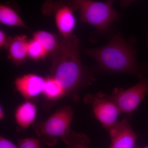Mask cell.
Here are the masks:
<instances>
[{
    "label": "cell",
    "mask_w": 148,
    "mask_h": 148,
    "mask_svg": "<svg viewBox=\"0 0 148 148\" xmlns=\"http://www.w3.org/2000/svg\"><path fill=\"white\" fill-rule=\"evenodd\" d=\"M33 39L40 43L48 52L55 50L58 44V40L53 34L45 31H40L33 34Z\"/></svg>",
    "instance_id": "obj_15"
},
{
    "label": "cell",
    "mask_w": 148,
    "mask_h": 148,
    "mask_svg": "<svg viewBox=\"0 0 148 148\" xmlns=\"http://www.w3.org/2000/svg\"><path fill=\"white\" fill-rule=\"evenodd\" d=\"M121 2V5L123 7H127L131 3L135 0H120Z\"/></svg>",
    "instance_id": "obj_20"
},
{
    "label": "cell",
    "mask_w": 148,
    "mask_h": 148,
    "mask_svg": "<svg viewBox=\"0 0 148 148\" xmlns=\"http://www.w3.org/2000/svg\"><path fill=\"white\" fill-rule=\"evenodd\" d=\"M147 47L148 48V44H147Z\"/></svg>",
    "instance_id": "obj_23"
},
{
    "label": "cell",
    "mask_w": 148,
    "mask_h": 148,
    "mask_svg": "<svg viewBox=\"0 0 148 148\" xmlns=\"http://www.w3.org/2000/svg\"><path fill=\"white\" fill-rule=\"evenodd\" d=\"M80 46L79 40L75 36H61L52 52V77L66 92L75 90L94 80L82 63Z\"/></svg>",
    "instance_id": "obj_1"
},
{
    "label": "cell",
    "mask_w": 148,
    "mask_h": 148,
    "mask_svg": "<svg viewBox=\"0 0 148 148\" xmlns=\"http://www.w3.org/2000/svg\"><path fill=\"white\" fill-rule=\"evenodd\" d=\"M3 111L2 108H1V109H0V118L1 119L3 118Z\"/></svg>",
    "instance_id": "obj_21"
},
{
    "label": "cell",
    "mask_w": 148,
    "mask_h": 148,
    "mask_svg": "<svg viewBox=\"0 0 148 148\" xmlns=\"http://www.w3.org/2000/svg\"><path fill=\"white\" fill-rule=\"evenodd\" d=\"M68 148H89L90 141L84 134L71 131L69 135L61 138Z\"/></svg>",
    "instance_id": "obj_14"
},
{
    "label": "cell",
    "mask_w": 148,
    "mask_h": 148,
    "mask_svg": "<svg viewBox=\"0 0 148 148\" xmlns=\"http://www.w3.org/2000/svg\"><path fill=\"white\" fill-rule=\"evenodd\" d=\"M66 91L53 77L45 79L44 86L42 93L45 96L51 100L60 98L64 95Z\"/></svg>",
    "instance_id": "obj_13"
},
{
    "label": "cell",
    "mask_w": 148,
    "mask_h": 148,
    "mask_svg": "<svg viewBox=\"0 0 148 148\" xmlns=\"http://www.w3.org/2000/svg\"><path fill=\"white\" fill-rule=\"evenodd\" d=\"M111 140L110 148H135L138 135L124 119L108 130Z\"/></svg>",
    "instance_id": "obj_7"
},
{
    "label": "cell",
    "mask_w": 148,
    "mask_h": 148,
    "mask_svg": "<svg viewBox=\"0 0 148 148\" xmlns=\"http://www.w3.org/2000/svg\"><path fill=\"white\" fill-rule=\"evenodd\" d=\"M84 52L97 61L99 68L111 73H125L143 76L136 60V49L120 33L102 47L86 49Z\"/></svg>",
    "instance_id": "obj_2"
},
{
    "label": "cell",
    "mask_w": 148,
    "mask_h": 148,
    "mask_svg": "<svg viewBox=\"0 0 148 148\" xmlns=\"http://www.w3.org/2000/svg\"><path fill=\"white\" fill-rule=\"evenodd\" d=\"M148 92V78L143 76L134 86L127 89L116 88L108 97L118 107L121 112L130 114L138 108Z\"/></svg>",
    "instance_id": "obj_5"
},
{
    "label": "cell",
    "mask_w": 148,
    "mask_h": 148,
    "mask_svg": "<svg viewBox=\"0 0 148 148\" xmlns=\"http://www.w3.org/2000/svg\"><path fill=\"white\" fill-rule=\"evenodd\" d=\"M71 108L65 106L56 112L48 119L39 123L34 127L36 133L44 138H62L69 135L73 116Z\"/></svg>",
    "instance_id": "obj_4"
},
{
    "label": "cell",
    "mask_w": 148,
    "mask_h": 148,
    "mask_svg": "<svg viewBox=\"0 0 148 148\" xmlns=\"http://www.w3.org/2000/svg\"><path fill=\"white\" fill-rule=\"evenodd\" d=\"M0 148H19L12 142L6 138L1 137L0 138Z\"/></svg>",
    "instance_id": "obj_18"
},
{
    "label": "cell",
    "mask_w": 148,
    "mask_h": 148,
    "mask_svg": "<svg viewBox=\"0 0 148 148\" xmlns=\"http://www.w3.org/2000/svg\"><path fill=\"white\" fill-rule=\"evenodd\" d=\"M10 39H9L8 38L5 32L2 30L0 31V47H1L7 49L8 47Z\"/></svg>",
    "instance_id": "obj_19"
},
{
    "label": "cell",
    "mask_w": 148,
    "mask_h": 148,
    "mask_svg": "<svg viewBox=\"0 0 148 148\" xmlns=\"http://www.w3.org/2000/svg\"><path fill=\"white\" fill-rule=\"evenodd\" d=\"M114 0L106 2L93 0H70L74 10L79 12L80 21L94 27L98 33L104 34L111 25L118 21L119 14L113 7Z\"/></svg>",
    "instance_id": "obj_3"
},
{
    "label": "cell",
    "mask_w": 148,
    "mask_h": 148,
    "mask_svg": "<svg viewBox=\"0 0 148 148\" xmlns=\"http://www.w3.org/2000/svg\"><path fill=\"white\" fill-rule=\"evenodd\" d=\"M0 22L8 26L27 29V26L16 11L5 5H0Z\"/></svg>",
    "instance_id": "obj_12"
},
{
    "label": "cell",
    "mask_w": 148,
    "mask_h": 148,
    "mask_svg": "<svg viewBox=\"0 0 148 148\" xmlns=\"http://www.w3.org/2000/svg\"><path fill=\"white\" fill-rule=\"evenodd\" d=\"M73 10L70 5H62L58 7L54 13L56 27L63 38L72 35L76 20Z\"/></svg>",
    "instance_id": "obj_9"
},
{
    "label": "cell",
    "mask_w": 148,
    "mask_h": 148,
    "mask_svg": "<svg viewBox=\"0 0 148 148\" xmlns=\"http://www.w3.org/2000/svg\"><path fill=\"white\" fill-rule=\"evenodd\" d=\"M85 103L91 105L95 116L107 130L117 122L120 111L118 107L102 92L85 96Z\"/></svg>",
    "instance_id": "obj_6"
},
{
    "label": "cell",
    "mask_w": 148,
    "mask_h": 148,
    "mask_svg": "<svg viewBox=\"0 0 148 148\" xmlns=\"http://www.w3.org/2000/svg\"><path fill=\"white\" fill-rule=\"evenodd\" d=\"M135 148H148V146L144 147H138V146H136Z\"/></svg>",
    "instance_id": "obj_22"
},
{
    "label": "cell",
    "mask_w": 148,
    "mask_h": 148,
    "mask_svg": "<svg viewBox=\"0 0 148 148\" xmlns=\"http://www.w3.org/2000/svg\"><path fill=\"white\" fill-rule=\"evenodd\" d=\"M45 79L36 74H29L15 80L16 90L26 99H32L42 93Z\"/></svg>",
    "instance_id": "obj_8"
},
{
    "label": "cell",
    "mask_w": 148,
    "mask_h": 148,
    "mask_svg": "<svg viewBox=\"0 0 148 148\" xmlns=\"http://www.w3.org/2000/svg\"><path fill=\"white\" fill-rule=\"evenodd\" d=\"M18 146L19 148H41L39 140L33 138L18 140Z\"/></svg>",
    "instance_id": "obj_17"
},
{
    "label": "cell",
    "mask_w": 148,
    "mask_h": 148,
    "mask_svg": "<svg viewBox=\"0 0 148 148\" xmlns=\"http://www.w3.org/2000/svg\"><path fill=\"white\" fill-rule=\"evenodd\" d=\"M48 52L40 43L34 39L28 42V56L33 60H39L44 58Z\"/></svg>",
    "instance_id": "obj_16"
},
{
    "label": "cell",
    "mask_w": 148,
    "mask_h": 148,
    "mask_svg": "<svg viewBox=\"0 0 148 148\" xmlns=\"http://www.w3.org/2000/svg\"><path fill=\"white\" fill-rule=\"evenodd\" d=\"M36 113V105L32 102L27 101L16 109L14 114L15 121L20 127L27 128L34 121Z\"/></svg>",
    "instance_id": "obj_11"
},
{
    "label": "cell",
    "mask_w": 148,
    "mask_h": 148,
    "mask_svg": "<svg viewBox=\"0 0 148 148\" xmlns=\"http://www.w3.org/2000/svg\"><path fill=\"white\" fill-rule=\"evenodd\" d=\"M28 41L25 35H21L10 39L9 44L8 57L16 64H21L28 56Z\"/></svg>",
    "instance_id": "obj_10"
}]
</instances>
